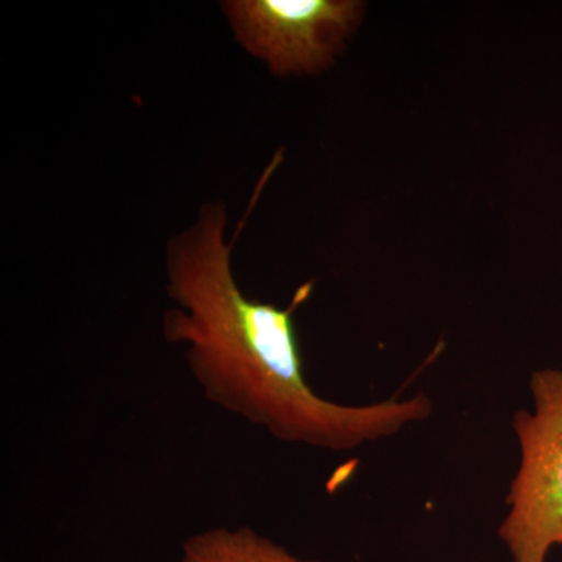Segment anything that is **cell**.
I'll return each instance as SVG.
<instances>
[{"label":"cell","instance_id":"2","mask_svg":"<svg viewBox=\"0 0 562 562\" xmlns=\"http://www.w3.org/2000/svg\"><path fill=\"white\" fill-rule=\"evenodd\" d=\"M535 409L513 416L519 468L506 494L498 538L513 562H547L562 546V371L531 373Z\"/></svg>","mask_w":562,"mask_h":562},{"label":"cell","instance_id":"3","mask_svg":"<svg viewBox=\"0 0 562 562\" xmlns=\"http://www.w3.org/2000/svg\"><path fill=\"white\" fill-rule=\"evenodd\" d=\"M244 47L277 74L324 69L360 18L351 0H233L224 3Z\"/></svg>","mask_w":562,"mask_h":562},{"label":"cell","instance_id":"4","mask_svg":"<svg viewBox=\"0 0 562 562\" xmlns=\"http://www.w3.org/2000/svg\"><path fill=\"white\" fill-rule=\"evenodd\" d=\"M181 562H321L302 560L249 527L211 528L181 546Z\"/></svg>","mask_w":562,"mask_h":562},{"label":"cell","instance_id":"1","mask_svg":"<svg viewBox=\"0 0 562 562\" xmlns=\"http://www.w3.org/2000/svg\"><path fill=\"white\" fill-rule=\"evenodd\" d=\"M224 205H206L192 231L168 251L165 338L187 344V360L206 401L260 427L279 441L347 452L430 419L428 395L341 405L313 391L303 375L294 313L313 283L288 308L247 297L232 271Z\"/></svg>","mask_w":562,"mask_h":562}]
</instances>
